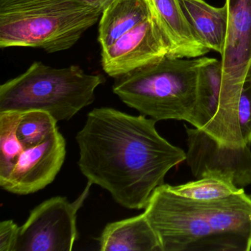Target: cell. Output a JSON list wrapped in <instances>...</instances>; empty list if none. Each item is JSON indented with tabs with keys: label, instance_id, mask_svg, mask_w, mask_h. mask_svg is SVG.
Returning a JSON list of instances; mask_svg holds the SVG:
<instances>
[{
	"label": "cell",
	"instance_id": "obj_1",
	"mask_svg": "<svg viewBox=\"0 0 251 251\" xmlns=\"http://www.w3.org/2000/svg\"><path fill=\"white\" fill-rule=\"evenodd\" d=\"M155 124L142 114L96 108L76 136L82 174L128 209H145L167 173L186 160V152L163 138Z\"/></svg>",
	"mask_w": 251,
	"mask_h": 251
},
{
	"label": "cell",
	"instance_id": "obj_2",
	"mask_svg": "<svg viewBox=\"0 0 251 251\" xmlns=\"http://www.w3.org/2000/svg\"><path fill=\"white\" fill-rule=\"evenodd\" d=\"M104 8L83 0H0V48H73Z\"/></svg>",
	"mask_w": 251,
	"mask_h": 251
},
{
	"label": "cell",
	"instance_id": "obj_3",
	"mask_svg": "<svg viewBox=\"0 0 251 251\" xmlns=\"http://www.w3.org/2000/svg\"><path fill=\"white\" fill-rule=\"evenodd\" d=\"M205 57L159 61L117 77L113 92L127 106L155 121L190 123L196 105L198 75Z\"/></svg>",
	"mask_w": 251,
	"mask_h": 251
},
{
	"label": "cell",
	"instance_id": "obj_4",
	"mask_svg": "<svg viewBox=\"0 0 251 251\" xmlns=\"http://www.w3.org/2000/svg\"><path fill=\"white\" fill-rule=\"evenodd\" d=\"M102 77L86 74L78 66L53 68L35 61L0 86V112L42 111L58 122L68 121L95 99Z\"/></svg>",
	"mask_w": 251,
	"mask_h": 251
},
{
	"label": "cell",
	"instance_id": "obj_5",
	"mask_svg": "<svg viewBox=\"0 0 251 251\" xmlns=\"http://www.w3.org/2000/svg\"><path fill=\"white\" fill-rule=\"evenodd\" d=\"M228 19L221 57V95L212 137L229 147L244 146L238 105L251 67V0H226Z\"/></svg>",
	"mask_w": 251,
	"mask_h": 251
},
{
	"label": "cell",
	"instance_id": "obj_6",
	"mask_svg": "<svg viewBox=\"0 0 251 251\" xmlns=\"http://www.w3.org/2000/svg\"><path fill=\"white\" fill-rule=\"evenodd\" d=\"M144 213L161 251H222L200 202L176 195L165 183L152 192Z\"/></svg>",
	"mask_w": 251,
	"mask_h": 251
},
{
	"label": "cell",
	"instance_id": "obj_7",
	"mask_svg": "<svg viewBox=\"0 0 251 251\" xmlns=\"http://www.w3.org/2000/svg\"><path fill=\"white\" fill-rule=\"evenodd\" d=\"M92 185L88 181L83 193L74 202L57 196L33 208L20 227L14 251H72L79 236L77 211L87 198Z\"/></svg>",
	"mask_w": 251,
	"mask_h": 251
},
{
	"label": "cell",
	"instance_id": "obj_8",
	"mask_svg": "<svg viewBox=\"0 0 251 251\" xmlns=\"http://www.w3.org/2000/svg\"><path fill=\"white\" fill-rule=\"evenodd\" d=\"M186 160L197 179H224L240 189L251 184V151L249 145L226 146L201 129L186 127Z\"/></svg>",
	"mask_w": 251,
	"mask_h": 251
},
{
	"label": "cell",
	"instance_id": "obj_9",
	"mask_svg": "<svg viewBox=\"0 0 251 251\" xmlns=\"http://www.w3.org/2000/svg\"><path fill=\"white\" fill-rule=\"evenodd\" d=\"M170 55V43L156 11L101 54L104 71L116 78Z\"/></svg>",
	"mask_w": 251,
	"mask_h": 251
},
{
	"label": "cell",
	"instance_id": "obj_10",
	"mask_svg": "<svg viewBox=\"0 0 251 251\" xmlns=\"http://www.w3.org/2000/svg\"><path fill=\"white\" fill-rule=\"evenodd\" d=\"M67 143L57 130L36 146L25 148L0 186L7 192L26 195L39 192L56 177L65 161Z\"/></svg>",
	"mask_w": 251,
	"mask_h": 251
},
{
	"label": "cell",
	"instance_id": "obj_11",
	"mask_svg": "<svg viewBox=\"0 0 251 251\" xmlns=\"http://www.w3.org/2000/svg\"><path fill=\"white\" fill-rule=\"evenodd\" d=\"M199 202L222 251H251V195L242 190L227 198Z\"/></svg>",
	"mask_w": 251,
	"mask_h": 251
},
{
	"label": "cell",
	"instance_id": "obj_12",
	"mask_svg": "<svg viewBox=\"0 0 251 251\" xmlns=\"http://www.w3.org/2000/svg\"><path fill=\"white\" fill-rule=\"evenodd\" d=\"M170 45L171 58H196L209 52L189 25L178 0H152Z\"/></svg>",
	"mask_w": 251,
	"mask_h": 251
},
{
	"label": "cell",
	"instance_id": "obj_13",
	"mask_svg": "<svg viewBox=\"0 0 251 251\" xmlns=\"http://www.w3.org/2000/svg\"><path fill=\"white\" fill-rule=\"evenodd\" d=\"M99 242L102 251H161L158 236L145 213L108 223Z\"/></svg>",
	"mask_w": 251,
	"mask_h": 251
},
{
	"label": "cell",
	"instance_id": "obj_14",
	"mask_svg": "<svg viewBox=\"0 0 251 251\" xmlns=\"http://www.w3.org/2000/svg\"><path fill=\"white\" fill-rule=\"evenodd\" d=\"M155 12L152 0H112L100 20L98 42L102 50L108 49Z\"/></svg>",
	"mask_w": 251,
	"mask_h": 251
},
{
	"label": "cell",
	"instance_id": "obj_15",
	"mask_svg": "<svg viewBox=\"0 0 251 251\" xmlns=\"http://www.w3.org/2000/svg\"><path fill=\"white\" fill-rule=\"evenodd\" d=\"M180 7L201 43L210 50L223 53L227 33V5L211 6L203 0H178Z\"/></svg>",
	"mask_w": 251,
	"mask_h": 251
},
{
	"label": "cell",
	"instance_id": "obj_16",
	"mask_svg": "<svg viewBox=\"0 0 251 251\" xmlns=\"http://www.w3.org/2000/svg\"><path fill=\"white\" fill-rule=\"evenodd\" d=\"M221 61L205 57L198 75L196 105L190 124L212 136L221 95Z\"/></svg>",
	"mask_w": 251,
	"mask_h": 251
},
{
	"label": "cell",
	"instance_id": "obj_17",
	"mask_svg": "<svg viewBox=\"0 0 251 251\" xmlns=\"http://www.w3.org/2000/svg\"><path fill=\"white\" fill-rule=\"evenodd\" d=\"M23 113L0 112V180L11 173L14 164L25 149L18 136V127Z\"/></svg>",
	"mask_w": 251,
	"mask_h": 251
},
{
	"label": "cell",
	"instance_id": "obj_18",
	"mask_svg": "<svg viewBox=\"0 0 251 251\" xmlns=\"http://www.w3.org/2000/svg\"><path fill=\"white\" fill-rule=\"evenodd\" d=\"M167 185L176 195L198 202L222 199L244 190L224 179L214 177L198 178L195 181L177 186Z\"/></svg>",
	"mask_w": 251,
	"mask_h": 251
},
{
	"label": "cell",
	"instance_id": "obj_19",
	"mask_svg": "<svg viewBox=\"0 0 251 251\" xmlns=\"http://www.w3.org/2000/svg\"><path fill=\"white\" fill-rule=\"evenodd\" d=\"M58 121L49 113L30 111L23 113L18 136L25 148L36 146L50 137L57 130Z\"/></svg>",
	"mask_w": 251,
	"mask_h": 251
},
{
	"label": "cell",
	"instance_id": "obj_20",
	"mask_svg": "<svg viewBox=\"0 0 251 251\" xmlns=\"http://www.w3.org/2000/svg\"><path fill=\"white\" fill-rule=\"evenodd\" d=\"M238 123L245 145L251 144V83L245 81L238 105Z\"/></svg>",
	"mask_w": 251,
	"mask_h": 251
},
{
	"label": "cell",
	"instance_id": "obj_21",
	"mask_svg": "<svg viewBox=\"0 0 251 251\" xmlns=\"http://www.w3.org/2000/svg\"><path fill=\"white\" fill-rule=\"evenodd\" d=\"M20 227L14 220L0 223V251H14L18 240Z\"/></svg>",
	"mask_w": 251,
	"mask_h": 251
},
{
	"label": "cell",
	"instance_id": "obj_22",
	"mask_svg": "<svg viewBox=\"0 0 251 251\" xmlns=\"http://www.w3.org/2000/svg\"><path fill=\"white\" fill-rule=\"evenodd\" d=\"M83 1L92 6L101 7L104 8V10L112 2V0H83Z\"/></svg>",
	"mask_w": 251,
	"mask_h": 251
},
{
	"label": "cell",
	"instance_id": "obj_23",
	"mask_svg": "<svg viewBox=\"0 0 251 251\" xmlns=\"http://www.w3.org/2000/svg\"><path fill=\"white\" fill-rule=\"evenodd\" d=\"M246 80H248V81H250L251 83V69H250L249 73H248V77H247ZM246 80H245V81H246Z\"/></svg>",
	"mask_w": 251,
	"mask_h": 251
}]
</instances>
